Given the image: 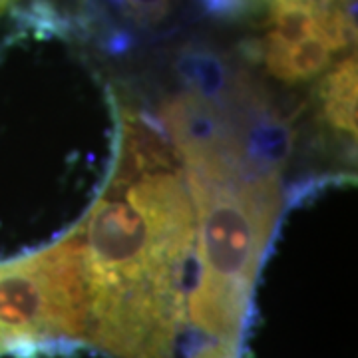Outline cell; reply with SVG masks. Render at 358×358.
I'll list each match as a JSON object with an SVG mask.
<instances>
[{"instance_id": "obj_8", "label": "cell", "mask_w": 358, "mask_h": 358, "mask_svg": "<svg viewBox=\"0 0 358 358\" xmlns=\"http://www.w3.org/2000/svg\"><path fill=\"white\" fill-rule=\"evenodd\" d=\"M129 18L140 24H155L169 13V0H128Z\"/></svg>"}, {"instance_id": "obj_5", "label": "cell", "mask_w": 358, "mask_h": 358, "mask_svg": "<svg viewBox=\"0 0 358 358\" xmlns=\"http://www.w3.org/2000/svg\"><path fill=\"white\" fill-rule=\"evenodd\" d=\"M333 52L331 44L317 32L303 42L294 44L287 52L261 48V56L273 76L293 84V82H305L319 76L331 64Z\"/></svg>"}, {"instance_id": "obj_4", "label": "cell", "mask_w": 358, "mask_h": 358, "mask_svg": "<svg viewBox=\"0 0 358 358\" xmlns=\"http://www.w3.org/2000/svg\"><path fill=\"white\" fill-rule=\"evenodd\" d=\"M320 106L327 124L357 138V56L343 60L320 84Z\"/></svg>"}, {"instance_id": "obj_6", "label": "cell", "mask_w": 358, "mask_h": 358, "mask_svg": "<svg viewBox=\"0 0 358 358\" xmlns=\"http://www.w3.org/2000/svg\"><path fill=\"white\" fill-rule=\"evenodd\" d=\"M176 74L193 94L221 106L227 90V70L215 52L203 48L183 50L176 60Z\"/></svg>"}, {"instance_id": "obj_3", "label": "cell", "mask_w": 358, "mask_h": 358, "mask_svg": "<svg viewBox=\"0 0 358 358\" xmlns=\"http://www.w3.org/2000/svg\"><path fill=\"white\" fill-rule=\"evenodd\" d=\"M90 293L80 223L50 247L0 261V357L88 343Z\"/></svg>"}, {"instance_id": "obj_7", "label": "cell", "mask_w": 358, "mask_h": 358, "mask_svg": "<svg viewBox=\"0 0 358 358\" xmlns=\"http://www.w3.org/2000/svg\"><path fill=\"white\" fill-rule=\"evenodd\" d=\"M257 0H197L203 16L217 20H239L253 13Z\"/></svg>"}, {"instance_id": "obj_1", "label": "cell", "mask_w": 358, "mask_h": 358, "mask_svg": "<svg viewBox=\"0 0 358 358\" xmlns=\"http://www.w3.org/2000/svg\"><path fill=\"white\" fill-rule=\"evenodd\" d=\"M179 162L157 117L115 103L110 173L80 221L88 343L115 358L241 357L205 345L189 324L199 282L197 213Z\"/></svg>"}, {"instance_id": "obj_2", "label": "cell", "mask_w": 358, "mask_h": 358, "mask_svg": "<svg viewBox=\"0 0 358 358\" xmlns=\"http://www.w3.org/2000/svg\"><path fill=\"white\" fill-rule=\"evenodd\" d=\"M183 164L199 257L189 324L205 345L241 350L257 273L281 207V176H261L245 164Z\"/></svg>"}]
</instances>
